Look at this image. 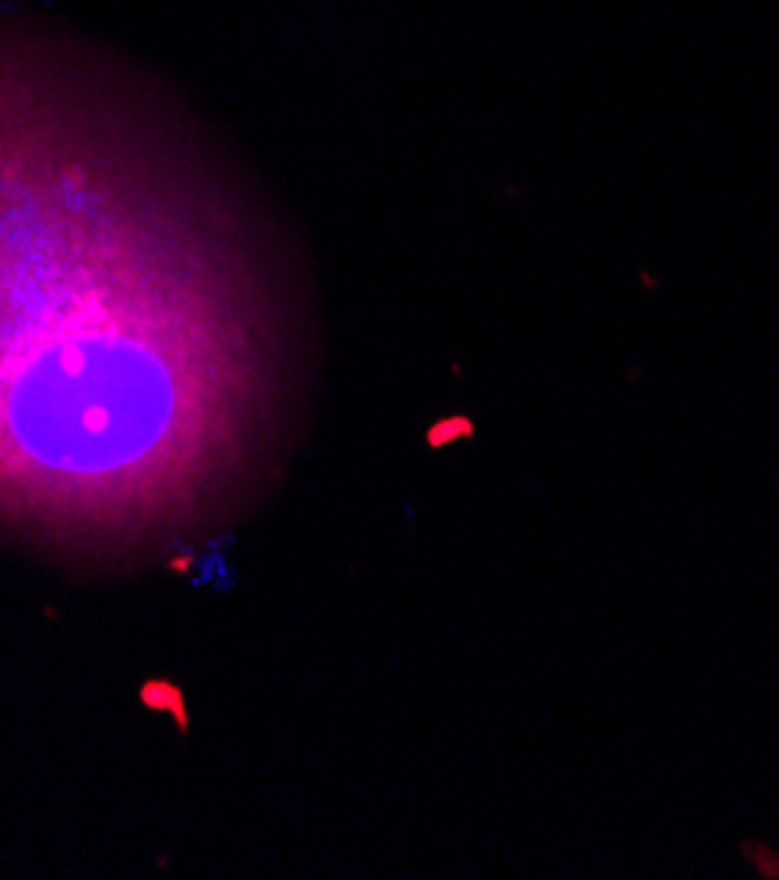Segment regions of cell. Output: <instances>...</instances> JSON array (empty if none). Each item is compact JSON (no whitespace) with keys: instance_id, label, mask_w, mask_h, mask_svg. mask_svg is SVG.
Here are the masks:
<instances>
[{"instance_id":"cell-1","label":"cell","mask_w":779,"mask_h":880,"mask_svg":"<svg viewBox=\"0 0 779 880\" xmlns=\"http://www.w3.org/2000/svg\"><path fill=\"white\" fill-rule=\"evenodd\" d=\"M267 323L190 112L92 42L0 28V533L81 568L186 551L228 512Z\"/></svg>"}]
</instances>
